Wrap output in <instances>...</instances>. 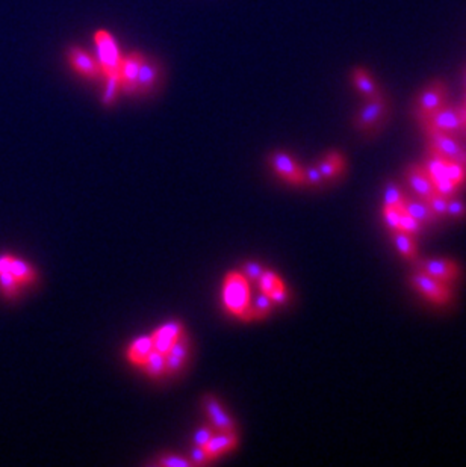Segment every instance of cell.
Listing matches in <instances>:
<instances>
[{
	"instance_id": "obj_39",
	"label": "cell",
	"mask_w": 466,
	"mask_h": 467,
	"mask_svg": "<svg viewBox=\"0 0 466 467\" xmlns=\"http://www.w3.org/2000/svg\"><path fill=\"white\" fill-rule=\"evenodd\" d=\"M157 464L164 466V467H190V466H193L191 461H188L186 459H183V456L176 455V454L165 455L164 459L157 461Z\"/></svg>"
},
{
	"instance_id": "obj_34",
	"label": "cell",
	"mask_w": 466,
	"mask_h": 467,
	"mask_svg": "<svg viewBox=\"0 0 466 467\" xmlns=\"http://www.w3.org/2000/svg\"><path fill=\"white\" fill-rule=\"evenodd\" d=\"M429 204L432 207V211L434 213V216L439 220H444V218H447V204H448V197H444L441 194H433L429 198Z\"/></svg>"
},
{
	"instance_id": "obj_10",
	"label": "cell",
	"mask_w": 466,
	"mask_h": 467,
	"mask_svg": "<svg viewBox=\"0 0 466 467\" xmlns=\"http://www.w3.org/2000/svg\"><path fill=\"white\" fill-rule=\"evenodd\" d=\"M143 59L144 56L136 52L122 58L120 70H118V81H120V88L127 94L136 93V77L143 64Z\"/></svg>"
},
{
	"instance_id": "obj_8",
	"label": "cell",
	"mask_w": 466,
	"mask_h": 467,
	"mask_svg": "<svg viewBox=\"0 0 466 467\" xmlns=\"http://www.w3.org/2000/svg\"><path fill=\"white\" fill-rule=\"evenodd\" d=\"M415 265L418 271H422L448 286L459 282V278L462 277L460 266L454 261L444 259V257H434V259H422V261L418 259L415 262Z\"/></svg>"
},
{
	"instance_id": "obj_22",
	"label": "cell",
	"mask_w": 466,
	"mask_h": 467,
	"mask_svg": "<svg viewBox=\"0 0 466 467\" xmlns=\"http://www.w3.org/2000/svg\"><path fill=\"white\" fill-rule=\"evenodd\" d=\"M392 241L394 245L396 248V251H399L406 261H409L412 263H415L416 261L420 259V254H418V246H416L415 242V237L404 233L401 230L399 232H392Z\"/></svg>"
},
{
	"instance_id": "obj_3",
	"label": "cell",
	"mask_w": 466,
	"mask_h": 467,
	"mask_svg": "<svg viewBox=\"0 0 466 467\" xmlns=\"http://www.w3.org/2000/svg\"><path fill=\"white\" fill-rule=\"evenodd\" d=\"M391 111V103L383 93L368 98L365 105L354 115L353 124L362 133L374 132L377 127H380Z\"/></svg>"
},
{
	"instance_id": "obj_42",
	"label": "cell",
	"mask_w": 466,
	"mask_h": 467,
	"mask_svg": "<svg viewBox=\"0 0 466 467\" xmlns=\"http://www.w3.org/2000/svg\"><path fill=\"white\" fill-rule=\"evenodd\" d=\"M268 296L271 298V301L276 303V304H285L287 300H290V296H287V291H286L285 286L277 287V289H274L273 292L268 294Z\"/></svg>"
},
{
	"instance_id": "obj_37",
	"label": "cell",
	"mask_w": 466,
	"mask_h": 467,
	"mask_svg": "<svg viewBox=\"0 0 466 467\" xmlns=\"http://www.w3.org/2000/svg\"><path fill=\"white\" fill-rule=\"evenodd\" d=\"M304 173V185L307 186H321L324 182V177L320 173L318 166H307L303 170Z\"/></svg>"
},
{
	"instance_id": "obj_44",
	"label": "cell",
	"mask_w": 466,
	"mask_h": 467,
	"mask_svg": "<svg viewBox=\"0 0 466 467\" xmlns=\"http://www.w3.org/2000/svg\"><path fill=\"white\" fill-rule=\"evenodd\" d=\"M465 133H466V129H465Z\"/></svg>"
},
{
	"instance_id": "obj_26",
	"label": "cell",
	"mask_w": 466,
	"mask_h": 467,
	"mask_svg": "<svg viewBox=\"0 0 466 467\" xmlns=\"http://www.w3.org/2000/svg\"><path fill=\"white\" fill-rule=\"evenodd\" d=\"M404 202H406V195L403 192V188L399 183L388 182L384 185L383 206H391V207L401 209Z\"/></svg>"
},
{
	"instance_id": "obj_16",
	"label": "cell",
	"mask_w": 466,
	"mask_h": 467,
	"mask_svg": "<svg viewBox=\"0 0 466 467\" xmlns=\"http://www.w3.org/2000/svg\"><path fill=\"white\" fill-rule=\"evenodd\" d=\"M238 445V437L235 433H223L218 431V434H214L211 437V440L207 442L203 448L209 456V460H215L218 456H221L227 452H231L232 449L236 448Z\"/></svg>"
},
{
	"instance_id": "obj_1",
	"label": "cell",
	"mask_w": 466,
	"mask_h": 467,
	"mask_svg": "<svg viewBox=\"0 0 466 467\" xmlns=\"http://www.w3.org/2000/svg\"><path fill=\"white\" fill-rule=\"evenodd\" d=\"M223 304L227 312L240 317L244 322L253 321L250 305V284L240 271L226 275L223 283Z\"/></svg>"
},
{
	"instance_id": "obj_6",
	"label": "cell",
	"mask_w": 466,
	"mask_h": 467,
	"mask_svg": "<svg viewBox=\"0 0 466 467\" xmlns=\"http://www.w3.org/2000/svg\"><path fill=\"white\" fill-rule=\"evenodd\" d=\"M425 135L429 138V150L438 153L447 161H455L465 165L466 148L459 141V138L438 131H425Z\"/></svg>"
},
{
	"instance_id": "obj_2",
	"label": "cell",
	"mask_w": 466,
	"mask_h": 467,
	"mask_svg": "<svg viewBox=\"0 0 466 467\" xmlns=\"http://www.w3.org/2000/svg\"><path fill=\"white\" fill-rule=\"evenodd\" d=\"M425 131H438L459 138L466 129V106L445 105L421 123Z\"/></svg>"
},
{
	"instance_id": "obj_43",
	"label": "cell",
	"mask_w": 466,
	"mask_h": 467,
	"mask_svg": "<svg viewBox=\"0 0 466 467\" xmlns=\"http://www.w3.org/2000/svg\"><path fill=\"white\" fill-rule=\"evenodd\" d=\"M463 79H465V86H466V68H465V72H463Z\"/></svg>"
},
{
	"instance_id": "obj_18",
	"label": "cell",
	"mask_w": 466,
	"mask_h": 467,
	"mask_svg": "<svg viewBox=\"0 0 466 467\" xmlns=\"http://www.w3.org/2000/svg\"><path fill=\"white\" fill-rule=\"evenodd\" d=\"M188 351H190V343H188L186 336L182 334L165 355V374L174 375L179 372L186 362Z\"/></svg>"
},
{
	"instance_id": "obj_29",
	"label": "cell",
	"mask_w": 466,
	"mask_h": 467,
	"mask_svg": "<svg viewBox=\"0 0 466 467\" xmlns=\"http://www.w3.org/2000/svg\"><path fill=\"white\" fill-rule=\"evenodd\" d=\"M382 216L384 225L392 232L400 230V220H401V209L399 207H391V206H383Z\"/></svg>"
},
{
	"instance_id": "obj_14",
	"label": "cell",
	"mask_w": 466,
	"mask_h": 467,
	"mask_svg": "<svg viewBox=\"0 0 466 467\" xmlns=\"http://www.w3.org/2000/svg\"><path fill=\"white\" fill-rule=\"evenodd\" d=\"M203 407H205L206 414L209 416L212 426L216 431L235 433V423L232 421V417L226 413L223 405L215 398V396L206 395L203 400Z\"/></svg>"
},
{
	"instance_id": "obj_20",
	"label": "cell",
	"mask_w": 466,
	"mask_h": 467,
	"mask_svg": "<svg viewBox=\"0 0 466 467\" xmlns=\"http://www.w3.org/2000/svg\"><path fill=\"white\" fill-rule=\"evenodd\" d=\"M351 82L356 86V89L359 91V94L365 97V100L382 94V89H380L379 84L374 81V77L368 73V70H365L362 67L353 68Z\"/></svg>"
},
{
	"instance_id": "obj_40",
	"label": "cell",
	"mask_w": 466,
	"mask_h": 467,
	"mask_svg": "<svg viewBox=\"0 0 466 467\" xmlns=\"http://www.w3.org/2000/svg\"><path fill=\"white\" fill-rule=\"evenodd\" d=\"M262 271V266L256 262H245L242 265V274L249 282H257V278H259Z\"/></svg>"
},
{
	"instance_id": "obj_9",
	"label": "cell",
	"mask_w": 466,
	"mask_h": 467,
	"mask_svg": "<svg viewBox=\"0 0 466 467\" xmlns=\"http://www.w3.org/2000/svg\"><path fill=\"white\" fill-rule=\"evenodd\" d=\"M270 164L273 166V170L280 176L282 180L297 186L304 185L303 168L287 153L285 152L273 153L270 156Z\"/></svg>"
},
{
	"instance_id": "obj_31",
	"label": "cell",
	"mask_w": 466,
	"mask_h": 467,
	"mask_svg": "<svg viewBox=\"0 0 466 467\" xmlns=\"http://www.w3.org/2000/svg\"><path fill=\"white\" fill-rule=\"evenodd\" d=\"M20 286H22V284H20V283L15 280L14 275H13L11 272H9L5 266L0 265V287H2V291H4L6 295L13 296V295L17 294V291H18V287H20Z\"/></svg>"
},
{
	"instance_id": "obj_36",
	"label": "cell",
	"mask_w": 466,
	"mask_h": 467,
	"mask_svg": "<svg viewBox=\"0 0 466 467\" xmlns=\"http://www.w3.org/2000/svg\"><path fill=\"white\" fill-rule=\"evenodd\" d=\"M433 185H434V192L436 194H441V195L448 197V198L458 192V190H460V188L455 185L453 180H450L448 177H442V178H439V180H434Z\"/></svg>"
},
{
	"instance_id": "obj_32",
	"label": "cell",
	"mask_w": 466,
	"mask_h": 467,
	"mask_svg": "<svg viewBox=\"0 0 466 467\" xmlns=\"http://www.w3.org/2000/svg\"><path fill=\"white\" fill-rule=\"evenodd\" d=\"M447 218H451L453 221H462L466 220V204L460 198H455L454 195L448 198L447 204Z\"/></svg>"
},
{
	"instance_id": "obj_24",
	"label": "cell",
	"mask_w": 466,
	"mask_h": 467,
	"mask_svg": "<svg viewBox=\"0 0 466 467\" xmlns=\"http://www.w3.org/2000/svg\"><path fill=\"white\" fill-rule=\"evenodd\" d=\"M447 159H444L438 153L429 150L427 159L424 161V170L427 171L432 180H439L442 177H447Z\"/></svg>"
},
{
	"instance_id": "obj_25",
	"label": "cell",
	"mask_w": 466,
	"mask_h": 467,
	"mask_svg": "<svg viewBox=\"0 0 466 467\" xmlns=\"http://www.w3.org/2000/svg\"><path fill=\"white\" fill-rule=\"evenodd\" d=\"M141 367L150 379H161L165 374V355L152 350Z\"/></svg>"
},
{
	"instance_id": "obj_45",
	"label": "cell",
	"mask_w": 466,
	"mask_h": 467,
	"mask_svg": "<svg viewBox=\"0 0 466 467\" xmlns=\"http://www.w3.org/2000/svg\"><path fill=\"white\" fill-rule=\"evenodd\" d=\"M465 166H466V162H465Z\"/></svg>"
},
{
	"instance_id": "obj_17",
	"label": "cell",
	"mask_w": 466,
	"mask_h": 467,
	"mask_svg": "<svg viewBox=\"0 0 466 467\" xmlns=\"http://www.w3.org/2000/svg\"><path fill=\"white\" fill-rule=\"evenodd\" d=\"M0 265L5 266L20 284H32L37 280L34 268L14 256H2L0 257Z\"/></svg>"
},
{
	"instance_id": "obj_38",
	"label": "cell",
	"mask_w": 466,
	"mask_h": 467,
	"mask_svg": "<svg viewBox=\"0 0 466 467\" xmlns=\"http://www.w3.org/2000/svg\"><path fill=\"white\" fill-rule=\"evenodd\" d=\"M214 426L212 425H203L198 428L194 434V446H205L207 442L211 440L214 435Z\"/></svg>"
},
{
	"instance_id": "obj_15",
	"label": "cell",
	"mask_w": 466,
	"mask_h": 467,
	"mask_svg": "<svg viewBox=\"0 0 466 467\" xmlns=\"http://www.w3.org/2000/svg\"><path fill=\"white\" fill-rule=\"evenodd\" d=\"M401 211L404 213L410 215L412 218H415V220L420 221L422 225H432L438 221V218L434 216L429 202L422 200V198H420V197L406 198Z\"/></svg>"
},
{
	"instance_id": "obj_21",
	"label": "cell",
	"mask_w": 466,
	"mask_h": 467,
	"mask_svg": "<svg viewBox=\"0 0 466 467\" xmlns=\"http://www.w3.org/2000/svg\"><path fill=\"white\" fill-rule=\"evenodd\" d=\"M316 166H318V170L323 174L324 180H333V178H336L339 174L344 173L345 159L341 153L332 152L329 154H325Z\"/></svg>"
},
{
	"instance_id": "obj_30",
	"label": "cell",
	"mask_w": 466,
	"mask_h": 467,
	"mask_svg": "<svg viewBox=\"0 0 466 467\" xmlns=\"http://www.w3.org/2000/svg\"><path fill=\"white\" fill-rule=\"evenodd\" d=\"M118 89L120 88V81H118V76H109L106 77V86H105V91H103V97H102V103L105 106H112L115 98L118 96Z\"/></svg>"
},
{
	"instance_id": "obj_35",
	"label": "cell",
	"mask_w": 466,
	"mask_h": 467,
	"mask_svg": "<svg viewBox=\"0 0 466 467\" xmlns=\"http://www.w3.org/2000/svg\"><path fill=\"white\" fill-rule=\"evenodd\" d=\"M422 228H424V225L420 221H416L415 218H412L410 215L404 213L401 211V220H400V230L401 232L416 237V236L421 235Z\"/></svg>"
},
{
	"instance_id": "obj_4",
	"label": "cell",
	"mask_w": 466,
	"mask_h": 467,
	"mask_svg": "<svg viewBox=\"0 0 466 467\" xmlns=\"http://www.w3.org/2000/svg\"><path fill=\"white\" fill-rule=\"evenodd\" d=\"M448 103V85L442 79H434L425 86L415 100V117L420 124Z\"/></svg>"
},
{
	"instance_id": "obj_33",
	"label": "cell",
	"mask_w": 466,
	"mask_h": 467,
	"mask_svg": "<svg viewBox=\"0 0 466 467\" xmlns=\"http://www.w3.org/2000/svg\"><path fill=\"white\" fill-rule=\"evenodd\" d=\"M447 177L459 188H462L466 182V166L460 162L448 161L447 162Z\"/></svg>"
},
{
	"instance_id": "obj_28",
	"label": "cell",
	"mask_w": 466,
	"mask_h": 467,
	"mask_svg": "<svg viewBox=\"0 0 466 467\" xmlns=\"http://www.w3.org/2000/svg\"><path fill=\"white\" fill-rule=\"evenodd\" d=\"M257 284H259L261 292H264L266 295H268L270 292H273L274 289H277V287L285 286L283 282H282V278L273 271H262L259 278H257Z\"/></svg>"
},
{
	"instance_id": "obj_7",
	"label": "cell",
	"mask_w": 466,
	"mask_h": 467,
	"mask_svg": "<svg viewBox=\"0 0 466 467\" xmlns=\"http://www.w3.org/2000/svg\"><path fill=\"white\" fill-rule=\"evenodd\" d=\"M94 41L97 46L98 53V64H101L102 73L109 76H118V70H120L122 56L118 52V47L112 35H109L106 31H97Z\"/></svg>"
},
{
	"instance_id": "obj_5",
	"label": "cell",
	"mask_w": 466,
	"mask_h": 467,
	"mask_svg": "<svg viewBox=\"0 0 466 467\" xmlns=\"http://www.w3.org/2000/svg\"><path fill=\"white\" fill-rule=\"evenodd\" d=\"M409 284L416 292L421 294L425 300L436 305H447L453 300V294L448 284L436 280V278L422 271L415 270V272L409 275Z\"/></svg>"
},
{
	"instance_id": "obj_11",
	"label": "cell",
	"mask_w": 466,
	"mask_h": 467,
	"mask_svg": "<svg viewBox=\"0 0 466 467\" xmlns=\"http://www.w3.org/2000/svg\"><path fill=\"white\" fill-rule=\"evenodd\" d=\"M404 177L415 197H420L422 200H429L434 194L433 180L427 171L424 170L422 165H410L408 170H406Z\"/></svg>"
},
{
	"instance_id": "obj_23",
	"label": "cell",
	"mask_w": 466,
	"mask_h": 467,
	"mask_svg": "<svg viewBox=\"0 0 466 467\" xmlns=\"http://www.w3.org/2000/svg\"><path fill=\"white\" fill-rule=\"evenodd\" d=\"M152 350H153L152 336H141L135 339L131 343V346L127 348V359L131 363L141 367L147 360L148 354L152 353Z\"/></svg>"
},
{
	"instance_id": "obj_41",
	"label": "cell",
	"mask_w": 466,
	"mask_h": 467,
	"mask_svg": "<svg viewBox=\"0 0 466 467\" xmlns=\"http://www.w3.org/2000/svg\"><path fill=\"white\" fill-rule=\"evenodd\" d=\"M191 463L195 466H205L207 463H211L209 456H207L203 446H194L191 451Z\"/></svg>"
},
{
	"instance_id": "obj_13",
	"label": "cell",
	"mask_w": 466,
	"mask_h": 467,
	"mask_svg": "<svg viewBox=\"0 0 466 467\" xmlns=\"http://www.w3.org/2000/svg\"><path fill=\"white\" fill-rule=\"evenodd\" d=\"M182 334H183V325L181 322L170 321L161 325L160 329L155 330L152 334L153 350L167 355V353L170 351V348Z\"/></svg>"
},
{
	"instance_id": "obj_27",
	"label": "cell",
	"mask_w": 466,
	"mask_h": 467,
	"mask_svg": "<svg viewBox=\"0 0 466 467\" xmlns=\"http://www.w3.org/2000/svg\"><path fill=\"white\" fill-rule=\"evenodd\" d=\"M271 309H273V301H271V298H270L268 295H266V294L261 292V295H257L254 304L252 305L253 321L265 320V317L270 315Z\"/></svg>"
},
{
	"instance_id": "obj_19",
	"label": "cell",
	"mask_w": 466,
	"mask_h": 467,
	"mask_svg": "<svg viewBox=\"0 0 466 467\" xmlns=\"http://www.w3.org/2000/svg\"><path fill=\"white\" fill-rule=\"evenodd\" d=\"M157 77H160V65H157L153 59L144 58L136 77V93H150L157 82Z\"/></svg>"
},
{
	"instance_id": "obj_12",
	"label": "cell",
	"mask_w": 466,
	"mask_h": 467,
	"mask_svg": "<svg viewBox=\"0 0 466 467\" xmlns=\"http://www.w3.org/2000/svg\"><path fill=\"white\" fill-rule=\"evenodd\" d=\"M67 58H68V63H70L72 68L79 74L90 77V79H97L102 74V68H101L98 61H96L90 53L82 51V48L72 47L67 53Z\"/></svg>"
}]
</instances>
